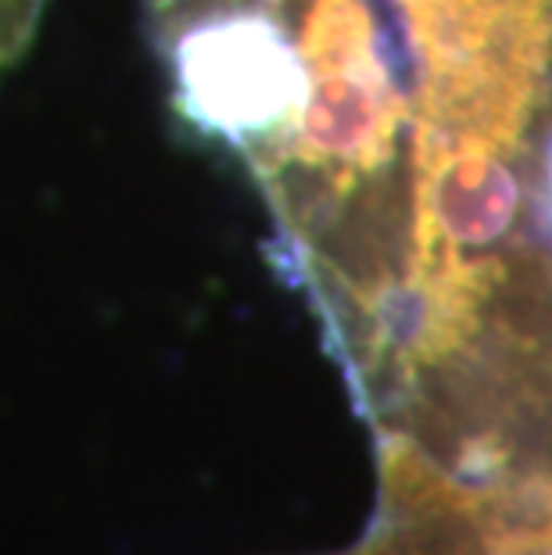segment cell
<instances>
[{"instance_id": "cell-1", "label": "cell", "mask_w": 552, "mask_h": 555, "mask_svg": "<svg viewBox=\"0 0 552 555\" xmlns=\"http://www.w3.org/2000/svg\"><path fill=\"white\" fill-rule=\"evenodd\" d=\"M176 104L197 133L255 162L301 108L305 73L287 29L262 4H227L172 33Z\"/></svg>"}, {"instance_id": "cell-2", "label": "cell", "mask_w": 552, "mask_h": 555, "mask_svg": "<svg viewBox=\"0 0 552 555\" xmlns=\"http://www.w3.org/2000/svg\"><path fill=\"white\" fill-rule=\"evenodd\" d=\"M485 483V555H552V463L477 477Z\"/></svg>"}, {"instance_id": "cell-3", "label": "cell", "mask_w": 552, "mask_h": 555, "mask_svg": "<svg viewBox=\"0 0 552 555\" xmlns=\"http://www.w3.org/2000/svg\"><path fill=\"white\" fill-rule=\"evenodd\" d=\"M47 0H0V76L22 62L37 37Z\"/></svg>"}]
</instances>
